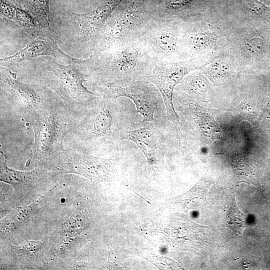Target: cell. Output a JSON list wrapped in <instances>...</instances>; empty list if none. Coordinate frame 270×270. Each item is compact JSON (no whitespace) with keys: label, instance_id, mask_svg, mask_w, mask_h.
Returning <instances> with one entry per match:
<instances>
[{"label":"cell","instance_id":"18","mask_svg":"<svg viewBox=\"0 0 270 270\" xmlns=\"http://www.w3.org/2000/svg\"><path fill=\"white\" fill-rule=\"evenodd\" d=\"M180 84L184 92L199 100L204 98L208 94L209 90L206 77L202 71L194 70L190 72Z\"/></svg>","mask_w":270,"mask_h":270},{"label":"cell","instance_id":"4","mask_svg":"<svg viewBox=\"0 0 270 270\" xmlns=\"http://www.w3.org/2000/svg\"><path fill=\"white\" fill-rule=\"evenodd\" d=\"M23 76L30 83L54 90L73 108L86 106L100 96L84 84L90 78L86 72L84 64H64L56 60L44 57L28 68Z\"/></svg>","mask_w":270,"mask_h":270},{"label":"cell","instance_id":"23","mask_svg":"<svg viewBox=\"0 0 270 270\" xmlns=\"http://www.w3.org/2000/svg\"><path fill=\"white\" fill-rule=\"evenodd\" d=\"M246 11L252 15L270 22V6L258 0H235Z\"/></svg>","mask_w":270,"mask_h":270},{"label":"cell","instance_id":"27","mask_svg":"<svg viewBox=\"0 0 270 270\" xmlns=\"http://www.w3.org/2000/svg\"><path fill=\"white\" fill-rule=\"evenodd\" d=\"M16 7L14 4L7 0H0V14L3 18L15 20Z\"/></svg>","mask_w":270,"mask_h":270},{"label":"cell","instance_id":"26","mask_svg":"<svg viewBox=\"0 0 270 270\" xmlns=\"http://www.w3.org/2000/svg\"><path fill=\"white\" fill-rule=\"evenodd\" d=\"M11 250L16 256H36L40 252L43 247L42 241H30L26 240L21 244L11 246Z\"/></svg>","mask_w":270,"mask_h":270},{"label":"cell","instance_id":"7","mask_svg":"<svg viewBox=\"0 0 270 270\" xmlns=\"http://www.w3.org/2000/svg\"><path fill=\"white\" fill-rule=\"evenodd\" d=\"M140 40L155 63L189 59L184 43L182 21L152 18Z\"/></svg>","mask_w":270,"mask_h":270},{"label":"cell","instance_id":"22","mask_svg":"<svg viewBox=\"0 0 270 270\" xmlns=\"http://www.w3.org/2000/svg\"><path fill=\"white\" fill-rule=\"evenodd\" d=\"M199 0H164L159 11L152 18L181 20L183 12L194 6Z\"/></svg>","mask_w":270,"mask_h":270},{"label":"cell","instance_id":"5","mask_svg":"<svg viewBox=\"0 0 270 270\" xmlns=\"http://www.w3.org/2000/svg\"><path fill=\"white\" fill-rule=\"evenodd\" d=\"M151 18V13L145 0H124L104 25L94 51L140 40L146 24Z\"/></svg>","mask_w":270,"mask_h":270},{"label":"cell","instance_id":"25","mask_svg":"<svg viewBox=\"0 0 270 270\" xmlns=\"http://www.w3.org/2000/svg\"><path fill=\"white\" fill-rule=\"evenodd\" d=\"M15 20L21 24L30 34L33 36L38 34V26L36 24V20L26 10L16 6Z\"/></svg>","mask_w":270,"mask_h":270},{"label":"cell","instance_id":"16","mask_svg":"<svg viewBox=\"0 0 270 270\" xmlns=\"http://www.w3.org/2000/svg\"><path fill=\"white\" fill-rule=\"evenodd\" d=\"M234 44L239 62L244 65L264 62L270 50L268 32L262 28L248 30Z\"/></svg>","mask_w":270,"mask_h":270},{"label":"cell","instance_id":"2","mask_svg":"<svg viewBox=\"0 0 270 270\" xmlns=\"http://www.w3.org/2000/svg\"><path fill=\"white\" fill-rule=\"evenodd\" d=\"M24 118L32 126L34 136L30 160L38 167L44 168L65 150L64 137L74 124V108L59 96H53Z\"/></svg>","mask_w":270,"mask_h":270},{"label":"cell","instance_id":"14","mask_svg":"<svg viewBox=\"0 0 270 270\" xmlns=\"http://www.w3.org/2000/svg\"><path fill=\"white\" fill-rule=\"evenodd\" d=\"M124 0H105L92 10L82 14L69 12L78 34L92 53L98 36L106 21Z\"/></svg>","mask_w":270,"mask_h":270},{"label":"cell","instance_id":"17","mask_svg":"<svg viewBox=\"0 0 270 270\" xmlns=\"http://www.w3.org/2000/svg\"><path fill=\"white\" fill-rule=\"evenodd\" d=\"M184 105L187 107L190 119L202 138L208 142H213L220 138L222 129L210 111L194 102H188Z\"/></svg>","mask_w":270,"mask_h":270},{"label":"cell","instance_id":"24","mask_svg":"<svg viewBox=\"0 0 270 270\" xmlns=\"http://www.w3.org/2000/svg\"><path fill=\"white\" fill-rule=\"evenodd\" d=\"M228 225L230 228L236 234H240L246 226V216L238 210L236 202L232 203L228 209Z\"/></svg>","mask_w":270,"mask_h":270},{"label":"cell","instance_id":"9","mask_svg":"<svg viewBox=\"0 0 270 270\" xmlns=\"http://www.w3.org/2000/svg\"><path fill=\"white\" fill-rule=\"evenodd\" d=\"M112 160L92 156L76 148L65 150L45 167L57 175L73 173L92 180H108L113 174Z\"/></svg>","mask_w":270,"mask_h":270},{"label":"cell","instance_id":"3","mask_svg":"<svg viewBox=\"0 0 270 270\" xmlns=\"http://www.w3.org/2000/svg\"><path fill=\"white\" fill-rule=\"evenodd\" d=\"M155 62L140 40L102 50L85 60L84 68L92 82H127L145 79Z\"/></svg>","mask_w":270,"mask_h":270},{"label":"cell","instance_id":"1","mask_svg":"<svg viewBox=\"0 0 270 270\" xmlns=\"http://www.w3.org/2000/svg\"><path fill=\"white\" fill-rule=\"evenodd\" d=\"M118 99L100 96L74 108V124L70 132L74 148L90 154L118 152L120 130L134 126L138 113L131 104Z\"/></svg>","mask_w":270,"mask_h":270},{"label":"cell","instance_id":"11","mask_svg":"<svg viewBox=\"0 0 270 270\" xmlns=\"http://www.w3.org/2000/svg\"><path fill=\"white\" fill-rule=\"evenodd\" d=\"M150 122L136 124L134 128H122L119 133L120 141L134 142L145 156L149 170H155L164 161V142L162 128Z\"/></svg>","mask_w":270,"mask_h":270},{"label":"cell","instance_id":"20","mask_svg":"<svg viewBox=\"0 0 270 270\" xmlns=\"http://www.w3.org/2000/svg\"><path fill=\"white\" fill-rule=\"evenodd\" d=\"M46 198V196L40 197L36 202L30 204L14 208L1 221V228L9 230L18 228L38 210L39 204Z\"/></svg>","mask_w":270,"mask_h":270},{"label":"cell","instance_id":"6","mask_svg":"<svg viewBox=\"0 0 270 270\" xmlns=\"http://www.w3.org/2000/svg\"><path fill=\"white\" fill-rule=\"evenodd\" d=\"M92 90L103 98L131 100L142 116L141 122H150L163 127L167 118L165 105L158 88L144 79L127 82H90Z\"/></svg>","mask_w":270,"mask_h":270},{"label":"cell","instance_id":"8","mask_svg":"<svg viewBox=\"0 0 270 270\" xmlns=\"http://www.w3.org/2000/svg\"><path fill=\"white\" fill-rule=\"evenodd\" d=\"M208 63L204 58H199L176 62H156L150 74L144 79L158 89L165 105L167 119L174 125L181 124L173 102L176 86L188 74L202 68Z\"/></svg>","mask_w":270,"mask_h":270},{"label":"cell","instance_id":"19","mask_svg":"<svg viewBox=\"0 0 270 270\" xmlns=\"http://www.w3.org/2000/svg\"><path fill=\"white\" fill-rule=\"evenodd\" d=\"M200 69L205 76L216 85L228 80L234 72L232 61L224 58H216Z\"/></svg>","mask_w":270,"mask_h":270},{"label":"cell","instance_id":"10","mask_svg":"<svg viewBox=\"0 0 270 270\" xmlns=\"http://www.w3.org/2000/svg\"><path fill=\"white\" fill-rule=\"evenodd\" d=\"M38 38L15 54L1 58L0 66H16L21 62L44 56H52L64 64H84L85 60L68 56L59 48L52 26L41 25H38Z\"/></svg>","mask_w":270,"mask_h":270},{"label":"cell","instance_id":"13","mask_svg":"<svg viewBox=\"0 0 270 270\" xmlns=\"http://www.w3.org/2000/svg\"><path fill=\"white\" fill-rule=\"evenodd\" d=\"M184 48L189 58H204V54L221 44L224 38L216 27L196 17L182 21Z\"/></svg>","mask_w":270,"mask_h":270},{"label":"cell","instance_id":"15","mask_svg":"<svg viewBox=\"0 0 270 270\" xmlns=\"http://www.w3.org/2000/svg\"><path fill=\"white\" fill-rule=\"evenodd\" d=\"M0 180L11 185L17 196H22L34 188L50 182L57 174L45 168L38 167L27 172L10 168L6 157L0 150Z\"/></svg>","mask_w":270,"mask_h":270},{"label":"cell","instance_id":"12","mask_svg":"<svg viewBox=\"0 0 270 270\" xmlns=\"http://www.w3.org/2000/svg\"><path fill=\"white\" fill-rule=\"evenodd\" d=\"M18 74L0 68V88L14 98L18 111L24 117L28 112L44 104L54 95L48 88L17 80Z\"/></svg>","mask_w":270,"mask_h":270},{"label":"cell","instance_id":"21","mask_svg":"<svg viewBox=\"0 0 270 270\" xmlns=\"http://www.w3.org/2000/svg\"><path fill=\"white\" fill-rule=\"evenodd\" d=\"M30 14L38 25L52 26L50 0H10Z\"/></svg>","mask_w":270,"mask_h":270}]
</instances>
